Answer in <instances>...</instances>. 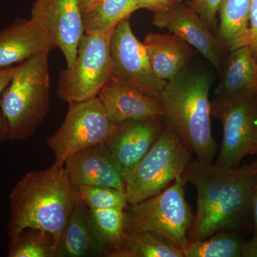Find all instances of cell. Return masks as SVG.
Returning a JSON list of instances; mask_svg holds the SVG:
<instances>
[{
	"mask_svg": "<svg viewBox=\"0 0 257 257\" xmlns=\"http://www.w3.org/2000/svg\"><path fill=\"white\" fill-rule=\"evenodd\" d=\"M53 42L35 21L19 19L0 31V69L23 63L55 48Z\"/></svg>",
	"mask_w": 257,
	"mask_h": 257,
	"instance_id": "obj_16",
	"label": "cell"
},
{
	"mask_svg": "<svg viewBox=\"0 0 257 257\" xmlns=\"http://www.w3.org/2000/svg\"><path fill=\"white\" fill-rule=\"evenodd\" d=\"M20 67H21V64L6 67V68L0 69V99H1L5 89L14 78L15 76L18 74ZM7 133H8V128H7L6 122H5L4 117L2 114L1 109H0V141L6 140Z\"/></svg>",
	"mask_w": 257,
	"mask_h": 257,
	"instance_id": "obj_28",
	"label": "cell"
},
{
	"mask_svg": "<svg viewBox=\"0 0 257 257\" xmlns=\"http://www.w3.org/2000/svg\"><path fill=\"white\" fill-rule=\"evenodd\" d=\"M166 122V121H165ZM191 152L170 124L145 157L124 175L128 204H136L168 187L183 175Z\"/></svg>",
	"mask_w": 257,
	"mask_h": 257,
	"instance_id": "obj_6",
	"label": "cell"
},
{
	"mask_svg": "<svg viewBox=\"0 0 257 257\" xmlns=\"http://www.w3.org/2000/svg\"><path fill=\"white\" fill-rule=\"evenodd\" d=\"M97 96L114 125L133 120L163 116L162 106L158 98L120 84L112 79L106 83Z\"/></svg>",
	"mask_w": 257,
	"mask_h": 257,
	"instance_id": "obj_15",
	"label": "cell"
},
{
	"mask_svg": "<svg viewBox=\"0 0 257 257\" xmlns=\"http://www.w3.org/2000/svg\"><path fill=\"white\" fill-rule=\"evenodd\" d=\"M98 0H78L79 9L82 13H86L92 9Z\"/></svg>",
	"mask_w": 257,
	"mask_h": 257,
	"instance_id": "obj_33",
	"label": "cell"
},
{
	"mask_svg": "<svg viewBox=\"0 0 257 257\" xmlns=\"http://www.w3.org/2000/svg\"><path fill=\"white\" fill-rule=\"evenodd\" d=\"M242 257H257V234L252 239L245 241Z\"/></svg>",
	"mask_w": 257,
	"mask_h": 257,
	"instance_id": "obj_32",
	"label": "cell"
},
{
	"mask_svg": "<svg viewBox=\"0 0 257 257\" xmlns=\"http://www.w3.org/2000/svg\"><path fill=\"white\" fill-rule=\"evenodd\" d=\"M106 256V247L80 198L74 206L61 239L57 257Z\"/></svg>",
	"mask_w": 257,
	"mask_h": 257,
	"instance_id": "obj_17",
	"label": "cell"
},
{
	"mask_svg": "<svg viewBox=\"0 0 257 257\" xmlns=\"http://www.w3.org/2000/svg\"><path fill=\"white\" fill-rule=\"evenodd\" d=\"M49 54L42 52L21 63L18 74L3 93L0 109L8 128L6 140L30 138L48 113Z\"/></svg>",
	"mask_w": 257,
	"mask_h": 257,
	"instance_id": "obj_4",
	"label": "cell"
},
{
	"mask_svg": "<svg viewBox=\"0 0 257 257\" xmlns=\"http://www.w3.org/2000/svg\"><path fill=\"white\" fill-rule=\"evenodd\" d=\"M153 25L158 28H166L170 33L180 37L197 49L217 71L221 70L225 47L189 5L177 3L155 13Z\"/></svg>",
	"mask_w": 257,
	"mask_h": 257,
	"instance_id": "obj_12",
	"label": "cell"
},
{
	"mask_svg": "<svg viewBox=\"0 0 257 257\" xmlns=\"http://www.w3.org/2000/svg\"><path fill=\"white\" fill-rule=\"evenodd\" d=\"M221 0H193L188 4L204 20L213 34L217 29L216 13Z\"/></svg>",
	"mask_w": 257,
	"mask_h": 257,
	"instance_id": "obj_27",
	"label": "cell"
},
{
	"mask_svg": "<svg viewBox=\"0 0 257 257\" xmlns=\"http://www.w3.org/2000/svg\"><path fill=\"white\" fill-rule=\"evenodd\" d=\"M245 241L236 231H220L201 241L188 242L184 257H242Z\"/></svg>",
	"mask_w": 257,
	"mask_h": 257,
	"instance_id": "obj_23",
	"label": "cell"
},
{
	"mask_svg": "<svg viewBox=\"0 0 257 257\" xmlns=\"http://www.w3.org/2000/svg\"><path fill=\"white\" fill-rule=\"evenodd\" d=\"M210 72L201 69H182L168 81L158 99L163 118L198 160L211 162L217 145L211 133L209 92Z\"/></svg>",
	"mask_w": 257,
	"mask_h": 257,
	"instance_id": "obj_3",
	"label": "cell"
},
{
	"mask_svg": "<svg viewBox=\"0 0 257 257\" xmlns=\"http://www.w3.org/2000/svg\"><path fill=\"white\" fill-rule=\"evenodd\" d=\"M256 86L257 62L249 46L231 51L215 90L216 98L230 99L254 95Z\"/></svg>",
	"mask_w": 257,
	"mask_h": 257,
	"instance_id": "obj_19",
	"label": "cell"
},
{
	"mask_svg": "<svg viewBox=\"0 0 257 257\" xmlns=\"http://www.w3.org/2000/svg\"><path fill=\"white\" fill-rule=\"evenodd\" d=\"M255 94H256V96L257 97V86H256V93H255Z\"/></svg>",
	"mask_w": 257,
	"mask_h": 257,
	"instance_id": "obj_34",
	"label": "cell"
},
{
	"mask_svg": "<svg viewBox=\"0 0 257 257\" xmlns=\"http://www.w3.org/2000/svg\"><path fill=\"white\" fill-rule=\"evenodd\" d=\"M111 32L84 34L73 64L61 72L57 94L62 100L69 104L93 99L110 80Z\"/></svg>",
	"mask_w": 257,
	"mask_h": 257,
	"instance_id": "obj_7",
	"label": "cell"
},
{
	"mask_svg": "<svg viewBox=\"0 0 257 257\" xmlns=\"http://www.w3.org/2000/svg\"><path fill=\"white\" fill-rule=\"evenodd\" d=\"M79 197L89 209H125L128 205L124 192L104 186H84L77 188Z\"/></svg>",
	"mask_w": 257,
	"mask_h": 257,
	"instance_id": "obj_26",
	"label": "cell"
},
{
	"mask_svg": "<svg viewBox=\"0 0 257 257\" xmlns=\"http://www.w3.org/2000/svg\"><path fill=\"white\" fill-rule=\"evenodd\" d=\"M187 182L182 175L158 194L128 204L124 209L125 231H151L183 250L194 216L185 199Z\"/></svg>",
	"mask_w": 257,
	"mask_h": 257,
	"instance_id": "obj_5",
	"label": "cell"
},
{
	"mask_svg": "<svg viewBox=\"0 0 257 257\" xmlns=\"http://www.w3.org/2000/svg\"><path fill=\"white\" fill-rule=\"evenodd\" d=\"M165 125L163 116L133 120L114 125L104 144L123 176L145 157L162 135Z\"/></svg>",
	"mask_w": 257,
	"mask_h": 257,
	"instance_id": "obj_13",
	"label": "cell"
},
{
	"mask_svg": "<svg viewBox=\"0 0 257 257\" xmlns=\"http://www.w3.org/2000/svg\"><path fill=\"white\" fill-rule=\"evenodd\" d=\"M249 32L248 45L257 62V0H249Z\"/></svg>",
	"mask_w": 257,
	"mask_h": 257,
	"instance_id": "obj_29",
	"label": "cell"
},
{
	"mask_svg": "<svg viewBox=\"0 0 257 257\" xmlns=\"http://www.w3.org/2000/svg\"><path fill=\"white\" fill-rule=\"evenodd\" d=\"M183 176L197 191L189 242L207 239L218 231H236L251 216L257 160L241 167L225 168L192 158Z\"/></svg>",
	"mask_w": 257,
	"mask_h": 257,
	"instance_id": "obj_1",
	"label": "cell"
},
{
	"mask_svg": "<svg viewBox=\"0 0 257 257\" xmlns=\"http://www.w3.org/2000/svg\"><path fill=\"white\" fill-rule=\"evenodd\" d=\"M114 127L98 96L69 103L63 123L47 141L55 156L54 164L64 166L66 160L77 152L105 143Z\"/></svg>",
	"mask_w": 257,
	"mask_h": 257,
	"instance_id": "obj_8",
	"label": "cell"
},
{
	"mask_svg": "<svg viewBox=\"0 0 257 257\" xmlns=\"http://www.w3.org/2000/svg\"><path fill=\"white\" fill-rule=\"evenodd\" d=\"M143 44L152 70L158 78L166 82L187 67L193 56L189 44L172 33H149Z\"/></svg>",
	"mask_w": 257,
	"mask_h": 257,
	"instance_id": "obj_18",
	"label": "cell"
},
{
	"mask_svg": "<svg viewBox=\"0 0 257 257\" xmlns=\"http://www.w3.org/2000/svg\"><path fill=\"white\" fill-rule=\"evenodd\" d=\"M89 216L96 231L105 243L106 257H114L126 237L124 209H89Z\"/></svg>",
	"mask_w": 257,
	"mask_h": 257,
	"instance_id": "obj_24",
	"label": "cell"
},
{
	"mask_svg": "<svg viewBox=\"0 0 257 257\" xmlns=\"http://www.w3.org/2000/svg\"><path fill=\"white\" fill-rule=\"evenodd\" d=\"M31 19L60 49L67 67H70L77 58L79 44L84 34L78 0H36Z\"/></svg>",
	"mask_w": 257,
	"mask_h": 257,
	"instance_id": "obj_11",
	"label": "cell"
},
{
	"mask_svg": "<svg viewBox=\"0 0 257 257\" xmlns=\"http://www.w3.org/2000/svg\"><path fill=\"white\" fill-rule=\"evenodd\" d=\"M249 3V0H221L219 3V25L215 37L230 52L248 45Z\"/></svg>",
	"mask_w": 257,
	"mask_h": 257,
	"instance_id": "obj_20",
	"label": "cell"
},
{
	"mask_svg": "<svg viewBox=\"0 0 257 257\" xmlns=\"http://www.w3.org/2000/svg\"><path fill=\"white\" fill-rule=\"evenodd\" d=\"M64 167L76 188L104 186L124 192L122 172L104 143L77 152L66 160Z\"/></svg>",
	"mask_w": 257,
	"mask_h": 257,
	"instance_id": "obj_14",
	"label": "cell"
},
{
	"mask_svg": "<svg viewBox=\"0 0 257 257\" xmlns=\"http://www.w3.org/2000/svg\"><path fill=\"white\" fill-rule=\"evenodd\" d=\"M114 257H184L182 250L151 231L126 233Z\"/></svg>",
	"mask_w": 257,
	"mask_h": 257,
	"instance_id": "obj_22",
	"label": "cell"
},
{
	"mask_svg": "<svg viewBox=\"0 0 257 257\" xmlns=\"http://www.w3.org/2000/svg\"><path fill=\"white\" fill-rule=\"evenodd\" d=\"M139 9L144 8L154 12L163 11L171 8L177 3H181L182 0H134Z\"/></svg>",
	"mask_w": 257,
	"mask_h": 257,
	"instance_id": "obj_30",
	"label": "cell"
},
{
	"mask_svg": "<svg viewBox=\"0 0 257 257\" xmlns=\"http://www.w3.org/2000/svg\"><path fill=\"white\" fill-rule=\"evenodd\" d=\"M112 75L111 79L158 98L167 82L152 70L146 47L134 35L128 19L118 24L109 42Z\"/></svg>",
	"mask_w": 257,
	"mask_h": 257,
	"instance_id": "obj_10",
	"label": "cell"
},
{
	"mask_svg": "<svg viewBox=\"0 0 257 257\" xmlns=\"http://www.w3.org/2000/svg\"><path fill=\"white\" fill-rule=\"evenodd\" d=\"M211 114L221 119L223 139L215 165L236 168L243 157L257 154V97L216 98Z\"/></svg>",
	"mask_w": 257,
	"mask_h": 257,
	"instance_id": "obj_9",
	"label": "cell"
},
{
	"mask_svg": "<svg viewBox=\"0 0 257 257\" xmlns=\"http://www.w3.org/2000/svg\"><path fill=\"white\" fill-rule=\"evenodd\" d=\"M138 9L134 0H98L92 9L82 13L84 34L113 31Z\"/></svg>",
	"mask_w": 257,
	"mask_h": 257,
	"instance_id": "obj_21",
	"label": "cell"
},
{
	"mask_svg": "<svg viewBox=\"0 0 257 257\" xmlns=\"http://www.w3.org/2000/svg\"><path fill=\"white\" fill-rule=\"evenodd\" d=\"M58 246L49 233L26 229L9 241V257H57Z\"/></svg>",
	"mask_w": 257,
	"mask_h": 257,
	"instance_id": "obj_25",
	"label": "cell"
},
{
	"mask_svg": "<svg viewBox=\"0 0 257 257\" xmlns=\"http://www.w3.org/2000/svg\"><path fill=\"white\" fill-rule=\"evenodd\" d=\"M251 229L253 234H257V179L253 186L251 202Z\"/></svg>",
	"mask_w": 257,
	"mask_h": 257,
	"instance_id": "obj_31",
	"label": "cell"
},
{
	"mask_svg": "<svg viewBox=\"0 0 257 257\" xmlns=\"http://www.w3.org/2000/svg\"><path fill=\"white\" fill-rule=\"evenodd\" d=\"M77 189L64 166L26 174L10 195L9 241L26 229L49 233L60 246L64 230L76 203Z\"/></svg>",
	"mask_w": 257,
	"mask_h": 257,
	"instance_id": "obj_2",
	"label": "cell"
}]
</instances>
